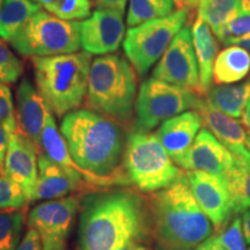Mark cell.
<instances>
[{"instance_id":"obj_29","label":"cell","mask_w":250,"mask_h":250,"mask_svg":"<svg viewBox=\"0 0 250 250\" xmlns=\"http://www.w3.org/2000/svg\"><path fill=\"white\" fill-rule=\"evenodd\" d=\"M90 0H52L44 11L65 21H77L89 18Z\"/></svg>"},{"instance_id":"obj_38","label":"cell","mask_w":250,"mask_h":250,"mask_svg":"<svg viewBox=\"0 0 250 250\" xmlns=\"http://www.w3.org/2000/svg\"><path fill=\"white\" fill-rule=\"evenodd\" d=\"M195 250H227L225 246L220 242L218 235H212L203 241Z\"/></svg>"},{"instance_id":"obj_28","label":"cell","mask_w":250,"mask_h":250,"mask_svg":"<svg viewBox=\"0 0 250 250\" xmlns=\"http://www.w3.org/2000/svg\"><path fill=\"white\" fill-rule=\"evenodd\" d=\"M23 224L21 211L0 210V250H18Z\"/></svg>"},{"instance_id":"obj_45","label":"cell","mask_w":250,"mask_h":250,"mask_svg":"<svg viewBox=\"0 0 250 250\" xmlns=\"http://www.w3.org/2000/svg\"><path fill=\"white\" fill-rule=\"evenodd\" d=\"M241 14H250V0H241Z\"/></svg>"},{"instance_id":"obj_32","label":"cell","mask_w":250,"mask_h":250,"mask_svg":"<svg viewBox=\"0 0 250 250\" xmlns=\"http://www.w3.org/2000/svg\"><path fill=\"white\" fill-rule=\"evenodd\" d=\"M218 237L227 250H247L242 218H240L239 215L232 219L226 228L218 234Z\"/></svg>"},{"instance_id":"obj_26","label":"cell","mask_w":250,"mask_h":250,"mask_svg":"<svg viewBox=\"0 0 250 250\" xmlns=\"http://www.w3.org/2000/svg\"><path fill=\"white\" fill-rule=\"evenodd\" d=\"M176 7L177 0H129L126 24L132 28L155 19L166 18L176 12Z\"/></svg>"},{"instance_id":"obj_31","label":"cell","mask_w":250,"mask_h":250,"mask_svg":"<svg viewBox=\"0 0 250 250\" xmlns=\"http://www.w3.org/2000/svg\"><path fill=\"white\" fill-rule=\"evenodd\" d=\"M23 73L22 62L0 39V83H14Z\"/></svg>"},{"instance_id":"obj_23","label":"cell","mask_w":250,"mask_h":250,"mask_svg":"<svg viewBox=\"0 0 250 250\" xmlns=\"http://www.w3.org/2000/svg\"><path fill=\"white\" fill-rule=\"evenodd\" d=\"M206 100L213 107L234 118L242 117L250 101V78L239 85H219L206 94Z\"/></svg>"},{"instance_id":"obj_9","label":"cell","mask_w":250,"mask_h":250,"mask_svg":"<svg viewBox=\"0 0 250 250\" xmlns=\"http://www.w3.org/2000/svg\"><path fill=\"white\" fill-rule=\"evenodd\" d=\"M199 98L191 90L153 77L144 80L136 101V130H153L165 121L195 109Z\"/></svg>"},{"instance_id":"obj_33","label":"cell","mask_w":250,"mask_h":250,"mask_svg":"<svg viewBox=\"0 0 250 250\" xmlns=\"http://www.w3.org/2000/svg\"><path fill=\"white\" fill-rule=\"evenodd\" d=\"M0 123L4 125L9 133L19 130L11 89L2 83H0Z\"/></svg>"},{"instance_id":"obj_41","label":"cell","mask_w":250,"mask_h":250,"mask_svg":"<svg viewBox=\"0 0 250 250\" xmlns=\"http://www.w3.org/2000/svg\"><path fill=\"white\" fill-rule=\"evenodd\" d=\"M208 1V0H177L179 5L186 9H199Z\"/></svg>"},{"instance_id":"obj_35","label":"cell","mask_w":250,"mask_h":250,"mask_svg":"<svg viewBox=\"0 0 250 250\" xmlns=\"http://www.w3.org/2000/svg\"><path fill=\"white\" fill-rule=\"evenodd\" d=\"M43 242L39 230L34 227H28L26 234L20 241L18 250H43Z\"/></svg>"},{"instance_id":"obj_40","label":"cell","mask_w":250,"mask_h":250,"mask_svg":"<svg viewBox=\"0 0 250 250\" xmlns=\"http://www.w3.org/2000/svg\"><path fill=\"white\" fill-rule=\"evenodd\" d=\"M242 227L247 245H250V208L242 213Z\"/></svg>"},{"instance_id":"obj_46","label":"cell","mask_w":250,"mask_h":250,"mask_svg":"<svg viewBox=\"0 0 250 250\" xmlns=\"http://www.w3.org/2000/svg\"><path fill=\"white\" fill-rule=\"evenodd\" d=\"M246 145H247V148H249V151H250V133L248 134V136H247Z\"/></svg>"},{"instance_id":"obj_34","label":"cell","mask_w":250,"mask_h":250,"mask_svg":"<svg viewBox=\"0 0 250 250\" xmlns=\"http://www.w3.org/2000/svg\"><path fill=\"white\" fill-rule=\"evenodd\" d=\"M247 34H250V14H240L225 24L215 37L225 43L227 40L245 36Z\"/></svg>"},{"instance_id":"obj_4","label":"cell","mask_w":250,"mask_h":250,"mask_svg":"<svg viewBox=\"0 0 250 250\" xmlns=\"http://www.w3.org/2000/svg\"><path fill=\"white\" fill-rule=\"evenodd\" d=\"M92 62L86 51L33 59L37 89L57 117L78 110L83 102Z\"/></svg>"},{"instance_id":"obj_47","label":"cell","mask_w":250,"mask_h":250,"mask_svg":"<svg viewBox=\"0 0 250 250\" xmlns=\"http://www.w3.org/2000/svg\"><path fill=\"white\" fill-rule=\"evenodd\" d=\"M2 1H4V0H0V6H1V4H2Z\"/></svg>"},{"instance_id":"obj_11","label":"cell","mask_w":250,"mask_h":250,"mask_svg":"<svg viewBox=\"0 0 250 250\" xmlns=\"http://www.w3.org/2000/svg\"><path fill=\"white\" fill-rule=\"evenodd\" d=\"M186 176L197 204L213 225L215 232L220 233L234 218L227 179L201 170H189Z\"/></svg>"},{"instance_id":"obj_8","label":"cell","mask_w":250,"mask_h":250,"mask_svg":"<svg viewBox=\"0 0 250 250\" xmlns=\"http://www.w3.org/2000/svg\"><path fill=\"white\" fill-rule=\"evenodd\" d=\"M188 9L182 8L166 18L155 19L129 28L123 48L127 61L139 77H145L170 45L174 37L186 26Z\"/></svg>"},{"instance_id":"obj_42","label":"cell","mask_w":250,"mask_h":250,"mask_svg":"<svg viewBox=\"0 0 250 250\" xmlns=\"http://www.w3.org/2000/svg\"><path fill=\"white\" fill-rule=\"evenodd\" d=\"M242 125L246 127L247 130L250 131V101L248 102V104L246 105L245 110H243L242 114Z\"/></svg>"},{"instance_id":"obj_7","label":"cell","mask_w":250,"mask_h":250,"mask_svg":"<svg viewBox=\"0 0 250 250\" xmlns=\"http://www.w3.org/2000/svg\"><path fill=\"white\" fill-rule=\"evenodd\" d=\"M9 44L23 57L74 54L81 48V22L62 20L40 9L21 27Z\"/></svg>"},{"instance_id":"obj_30","label":"cell","mask_w":250,"mask_h":250,"mask_svg":"<svg viewBox=\"0 0 250 250\" xmlns=\"http://www.w3.org/2000/svg\"><path fill=\"white\" fill-rule=\"evenodd\" d=\"M27 203L28 199L22 188L4 173L0 174V210L17 211Z\"/></svg>"},{"instance_id":"obj_12","label":"cell","mask_w":250,"mask_h":250,"mask_svg":"<svg viewBox=\"0 0 250 250\" xmlns=\"http://www.w3.org/2000/svg\"><path fill=\"white\" fill-rule=\"evenodd\" d=\"M79 205L77 196L41 203L28 214V226L39 230L43 243H65Z\"/></svg>"},{"instance_id":"obj_16","label":"cell","mask_w":250,"mask_h":250,"mask_svg":"<svg viewBox=\"0 0 250 250\" xmlns=\"http://www.w3.org/2000/svg\"><path fill=\"white\" fill-rule=\"evenodd\" d=\"M48 112V105L37 87L28 78H24L17 90L18 127L39 148H41V134Z\"/></svg>"},{"instance_id":"obj_21","label":"cell","mask_w":250,"mask_h":250,"mask_svg":"<svg viewBox=\"0 0 250 250\" xmlns=\"http://www.w3.org/2000/svg\"><path fill=\"white\" fill-rule=\"evenodd\" d=\"M192 41L199 68V92L201 95H206L213 80V66L219 44L208 24L199 18L192 24Z\"/></svg>"},{"instance_id":"obj_18","label":"cell","mask_w":250,"mask_h":250,"mask_svg":"<svg viewBox=\"0 0 250 250\" xmlns=\"http://www.w3.org/2000/svg\"><path fill=\"white\" fill-rule=\"evenodd\" d=\"M203 121L197 111H186L165 121L156 130V137L175 160L186 153L202 129Z\"/></svg>"},{"instance_id":"obj_19","label":"cell","mask_w":250,"mask_h":250,"mask_svg":"<svg viewBox=\"0 0 250 250\" xmlns=\"http://www.w3.org/2000/svg\"><path fill=\"white\" fill-rule=\"evenodd\" d=\"M41 148L44 149L45 154L66 171L68 176L72 177L77 183L81 186L83 181H86L90 184L88 175L72 159L66 140L57 127L54 115L50 110L46 115L44 127L41 134Z\"/></svg>"},{"instance_id":"obj_48","label":"cell","mask_w":250,"mask_h":250,"mask_svg":"<svg viewBox=\"0 0 250 250\" xmlns=\"http://www.w3.org/2000/svg\"><path fill=\"white\" fill-rule=\"evenodd\" d=\"M249 250H250V248H249Z\"/></svg>"},{"instance_id":"obj_43","label":"cell","mask_w":250,"mask_h":250,"mask_svg":"<svg viewBox=\"0 0 250 250\" xmlns=\"http://www.w3.org/2000/svg\"><path fill=\"white\" fill-rule=\"evenodd\" d=\"M43 250H65V243H43Z\"/></svg>"},{"instance_id":"obj_37","label":"cell","mask_w":250,"mask_h":250,"mask_svg":"<svg viewBox=\"0 0 250 250\" xmlns=\"http://www.w3.org/2000/svg\"><path fill=\"white\" fill-rule=\"evenodd\" d=\"M8 140H9V132L6 130V127L0 123V173L4 171V164L6 153L8 148Z\"/></svg>"},{"instance_id":"obj_25","label":"cell","mask_w":250,"mask_h":250,"mask_svg":"<svg viewBox=\"0 0 250 250\" xmlns=\"http://www.w3.org/2000/svg\"><path fill=\"white\" fill-rule=\"evenodd\" d=\"M40 8L31 0H4L0 6V39L9 42Z\"/></svg>"},{"instance_id":"obj_3","label":"cell","mask_w":250,"mask_h":250,"mask_svg":"<svg viewBox=\"0 0 250 250\" xmlns=\"http://www.w3.org/2000/svg\"><path fill=\"white\" fill-rule=\"evenodd\" d=\"M149 234L159 250H195L214 228L190 189L186 174L147 201Z\"/></svg>"},{"instance_id":"obj_15","label":"cell","mask_w":250,"mask_h":250,"mask_svg":"<svg viewBox=\"0 0 250 250\" xmlns=\"http://www.w3.org/2000/svg\"><path fill=\"white\" fill-rule=\"evenodd\" d=\"M39 149L21 131L9 133L2 173L22 188L28 202L34 201L39 181Z\"/></svg>"},{"instance_id":"obj_6","label":"cell","mask_w":250,"mask_h":250,"mask_svg":"<svg viewBox=\"0 0 250 250\" xmlns=\"http://www.w3.org/2000/svg\"><path fill=\"white\" fill-rule=\"evenodd\" d=\"M124 166L130 183L147 193L160 191L183 175L156 134L148 131L136 130L129 134Z\"/></svg>"},{"instance_id":"obj_27","label":"cell","mask_w":250,"mask_h":250,"mask_svg":"<svg viewBox=\"0 0 250 250\" xmlns=\"http://www.w3.org/2000/svg\"><path fill=\"white\" fill-rule=\"evenodd\" d=\"M241 0H208L198 9V18L211 28L215 36L225 24L241 14Z\"/></svg>"},{"instance_id":"obj_44","label":"cell","mask_w":250,"mask_h":250,"mask_svg":"<svg viewBox=\"0 0 250 250\" xmlns=\"http://www.w3.org/2000/svg\"><path fill=\"white\" fill-rule=\"evenodd\" d=\"M118 250H149V249L146 248L145 246L140 245V243H131V245L125 246V247H123V248H121Z\"/></svg>"},{"instance_id":"obj_39","label":"cell","mask_w":250,"mask_h":250,"mask_svg":"<svg viewBox=\"0 0 250 250\" xmlns=\"http://www.w3.org/2000/svg\"><path fill=\"white\" fill-rule=\"evenodd\" d=\"M225 45H237L241 46V48L246 49L247 51L250 54V34H247L245 36L236 37V39H230L227 40L226 42L224 43Z\"/></svg>"},{"instance_id":"obj_20","label":"cell","mask_w":250,"mask_h":250,"mask_svg":"<svg viewBox=\"0 0 250 250\" xmlns=\"http://www.w3.org/2000/svg\"><path fill=\"white\" fill-rule=\"evenodd\" d=\"M79 188L80 184L68 176L66 171L52 161L45 153H40L39 181L34 202L62 198Z\"/></svg>"},{"instance_id":"obj_5","label":"cell","mask_w":250,"mask_h":250,"mask_svg":"<svg viewBox=\"0 0 250 250\" xmlns=\"http://www.w3.org/2000/svg\"><path fill=\"white\" fill-rule=\"evenodd\" d=\"M137 101V72L120 55L93 59L89 70L87 103L93 111L117 123L132 121Z\"/></svg>"},{"instance_id":"obj_1","label":"cell","mask_w":250,"mask_h":250,"mask_svg":"<svg viewBox=\"0 0 250 250\" xmlns=\"http://www.w3.org/2000/svg\"><path fill=\"white\" fill-rule=\"evenodd\" d=\"M149 234L147 202L131 190L88 197L81 211L79 250H118Z\"/></svg>"},{"instance_id":"obj_36","label":"cell","mask_w":250,"mask_h":250,"mask_svg":"<svg viewBox=\"0 0 250 250\" xmlns=\"http://www.w3.org/2000/svg\"><path fill=\"white\" fill-rule=\"evenodd\" d=\"M127 2H129V0H96L98 8L111 9V11L117 12L122 15L125 13Z\"/></svg>"},{"instance_id":"obj_24","label":"cell","mask_w":250,"mask_h":250,"mask_svg":"<svg viewBox=\"0 0 250 250\" xmlns=\"http://www.w3.org/2000/svg\"><path fill=\"white\" fill-rule=\"evenodd\" d=\"M233 202V215L250 208V151L235 155V166L227 176Z\"/></svg>"},{"instance_id":"obj_22","label":"cell","mask_w":250,"mask_h":250,"mask_svg":"<svg viewBox=\"0 0 250 250\" xmlns=\"http://www.w3.org/2000/svg\"><path fill=\"white\" fill-rule=\"evenodd\" d=\"M250 73V54L237 45H229L217 56L213 66V81L217 85H232Z\"/></svg>"},{"instance_id":"obj_14","label":"cell","mask_w":250,"mask_h":250,"mask_svg":"<svg viewBox=\"0 0 250 250\" xmlns=\"http://www.w3.org/2000/svg\"><path fill=\"white\" fill-rule=\"evenodd\" d=\"M124 15L111 9L96 8L81 22V48L90 55L117 51L125 39Z\"/></svg>"},{"instance_id":"obj_13","label":"cell","mask_w":250,"mask_h":250,"mask_svg":"<svg viewBox=\"0 0 250 250\" xmlns=\"http://www.w3.org/2000/svg\"><path fill=\"white\" fill-rule=\"evenodd\" d=\"M186 170H201L226 177L235 166V155L208 129H201L192 145L174 160Z\"/></svg>"},{"instance_id":"obj_2","label":"cell","mask_w":250,"mask_h":250,"mask_svg":"<svg viewBox=\"0 0 250 250\" xmlns=\"http://www.w3.org/2000/svg\"><path fill=\"white\" fill-rule=\"evenodd\" d=\"M61 131L73 161L89 176L90 184L109 187L130 183L120 171L124 138L120 125L99 112L80 109L62 117Z\"/></svg>"},{"instance_id":"obj_10","label":"cell","mask_w":250,"mask_h":250,"mask_svg":"<svg viewBox=\"0 0 250 250\" xmlns=\"http://www.w3.org/2000/svg\"><path fill=\"white\" fill-rule=\"evenodd\" d=\"M152 77L198 94L199 68L192 41V27L184 26L174 37Z\"/></svg>"},{"instance_id":"obj_49","label":"cell","mask_w":250,"mask_h":250,"mask_svg":"<svg viewBox=\"0 0 250 250\" xmlns=\"http://www.w3.org/2000/svg\"><path fill=\"white\" fill-rule=\"evenodd\" d=\"M0 174H1V173H0Z\"/></svg>"},{"instance_id":"obj_17","label":"cell","mask_w":250,"mask_h":250,"mask_svg":"<svg viewBox=\"0 0 250 250\" xmlns=\"http://www.w3.org/2000/svg\"><path fill=\"white\" fill-rule=\"evenodd\" d=\"M193 110L201 115L203 124L234 155H240L246 151L248 134L242 124L213 107L208 100L203 98L198 99Z\"/></svg>"}]
</instances>
